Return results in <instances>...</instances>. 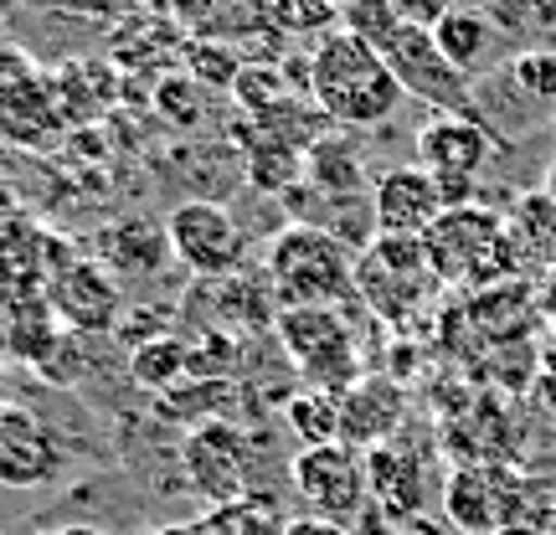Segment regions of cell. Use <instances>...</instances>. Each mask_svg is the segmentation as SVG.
<instances>
[{"label":"cell","instance_id":"obj_24","mask_svg":"<svg viewBox=\"0 0 556 535\" xmlns=\"http://www.w3.org/2000/svg\"><path fill=\"white\" fill-rule=\"evenodd\" d=\"M206 525L217 535H283L289 531V520L278 515V505L268 495H242L238 505H222Z\"/></svg>","mask_w":556,"mask_h":535},{"label":"cell","instance_id":"obj_1","mask_svg":"<svg viewBox=\"0 0 556 535\" xmlns=\"http://www.w3.org/2000/svg\"><path fill=\"white\" fill-rule=\"evenodd\" d=\"M304 88H309L319 114L330 124H340V129H377L407 99L397 73L387 67V58L371 41H361L356 31H345V26L315 47Z\"/></svg>","mask_w":556,"mask_h":535},{"label":"cell","instance_id":"obj_2","mask_svg":"<svg viewBox=\"0 0 556 535\" xmlns=\"http://www.w3.org/2000/svg\"><path fill=\"white\" fill-rule=\"evenodd\" d=\"M422 247H428L438 283H448V289H500V283H516L520 263H526L505 217L490 212V206H479V201L475 206H448L422 232Z\"/></svg>","mask_w":556,"mask_h":535},{"label":"cell","instance_id":"obj_29","mask_svg":"<svg viewBox=\"0 0 556 535\" xmlns=\"http://www.w3.org/2000/svg\"><path fill=\"white\" fill-rule=\"evenodd\" d=\"M541 315H546V324L556 330V268H552V278H546V289H541Z\"/></svg>","mask_w":556,"mask_h":535},{"label":"cell","instance_id":"obj_13","mask_svg":"<svg viewBox=\"0 0 556 535\" xmlns=\"http://www.w3.org/2000/svg\"><path fill=\"white\" fill-rule=\"evenodd\" d=\"M443 191L422 165H397L377 180L371 191V227L387 238H422L438 217H443Z\"/></svg>","mask_w":556,"mask_h":535},{"label":"cell","instance_id":"obj_14","mask_svg":"<svg viewBox=\"0 0 556 535\" xmlns=\"http://www.w3.org/2000/svg\"><path fill=\"white\" fill-rule=\"evenodd\" d=\"M402 417H407V397H402L397 381L361 377L340 397V443H351L356 454H371L381 443H397Z\"/></svg>","mask_w":556,"mask_h":535},{"label":"cell","instance_id":"obj_21","mask_svg":"<svg viewBox=\"0 0 556 535\" xmlns=\"http://www.w3.org/2000/svg\"><path fill=\"white\" fill-rule=\"evenodd\" d=\"M304 176V150L289 144V139L258 135L248 144V186L263 191V196H289Z\"/></svg>","mask_w":556,"mask_h":535},{"label":"cell","instance_id":"obj_16","mask_svg":"<svg viewBox=\"0 0 556 535\" xmlns=\"http://www.w3.org/2000/svg\"><path fill=\"white\" fill-rule=\"evenodd\" d=\"M99 263L119 278H155L165 273V263H176L170 253V232L165 221L150 217H124L99 232Z\"/></svg>","mask_w":556,"mask_h":535},{"label":"cell","instance_id":"obj_27","mask_svg":"<svg viewBox=\"0 0 556 535\" xmlns=\"http://www.w3.org/2000/svg\"><path fill=\"white\" fill-rule=\"evenodd\" d=\"M232 93L242 99V109H248V114H263V109L283 103V78H278V73H268V67H242L238 82H232Z\"/></svg>","mask_w":556,"mask_h":535},{"label":"cell","instance_id":"obj_18","mask_svg":"<svg viewBox=\"0 0 556 535\" xmlns=\"http://www.w3.org/2000/svg\"><path fill=\"white\" fill-rule=\"evenodd\" d=\"M304 176L315 186L319 196L330 201H345L361 191V150L351 144L345 135H325V139H309L304 144Z\"/></svg>","mask_w":556,"mask_h":535},{"label":"cell","instance_id":"obj_23","mask_svg":"<svg viewBox=\"0 0 556 535\" xmlns=\"http://www.w3.org/2000/svg\"><path fill=\"white\" fill-rule=\"evenodd\" d=\"M283 422L299 437V448H319V443H340V397L330 392H299L283 402Z\"/></svg>","mask_w":556,"mask_h":535},{"label":"cell","instance_id":"obj_3","mask_svg":"<svg viewBox=\"0 0 556 535\" xmlns=\"http://www.w3.org/2000/svg\"><path fill=\"white\" fill-rule=\"evenodd\" d=\"M268 283L278 289L283 309L294 304H340L345 294H356V258L351 247L325 232L319 221H289L268 253H263Z\"/></svg>","mask_w":556,"mask_h":535},{"label":"cell","instance_id":"obj_26","mask_svg":"<svg viewBox=\"0 0 556 535\" xmlns=\"http://www.w3.org/2000/svg\"><path fill=\"white\" fill-rule=\"evenodd\" d=\"M510 78H516V88H526L531 99L556 103V47L520 52V58L510 62Z\"/></svg>","mask_w":556,"mask_h":535},{"label":"cell","instance_id":"obj_10","mask_svg":"<svg viewBox=\"0 0 556 535\" xmlns=\"http://www.w3.org/2000/svg\"><path fill=\"white\" fill-rule=\"evenodd\" d=\"M67 469V443L31 407H0V489H41Z\"/></svg>","mask_w":556,"mask_h":535},{"label":"cell","instance_id":"obj_22","mask_svg":"<svg viewBox=\"0 0 556 535\" xmlns=\"http://www.w3.org/2000/svg\"><path fill=\"white\" fill-rule=\"evenodd\" d=\"M510 227V238L520 242V253L526 258H541L556 268V201L546 191H531V196L516 201V212L505 217Z\"/></svg>","mask_w":556,"mask_h":535},{"label":"cell","instance_id":"obj_8","mask_svg":"<svg viewBox=\"0 0 556 535\" xmlns=\"http://www.w3.org/2000/svg\"><path fill=\"white\" fill-rule=\"evenodd\" d=\"M165 232H170V253H176L180 268H191L201 278H227L238 273L242 258H248V232L238 227V217L217 206V201H180L176 212L165 217Z\"/></svg>","mask_w":556,"mask_h":535},{"label":"cell","instance_id":"obj_28","mask_svg":"<svg viewBox=\"0 0 556 535\" xmlns=\"http://www.w3.org/2000/svg\"><path fill=\"white\" fill-rule=\"evenodd\" d=\"M283 535H356V531H351V525H336V520H319V515H299V520H289Z\"/></svg>","mask_w":556,"mask_h":535},{"label":"cell","instance_id":"obj_9","mask_svg":"<svg viewBox=\"0 0 556 535\" xmlns=\"http://www.w3.org/2000/svg\"><path fill=\"white\" fill-rule=\"evenodd\" d=\"M47 309L67 335H109L124 315V278L109 273L99 258L62 263L47 283Z\"/></svg>","mask_w":556,"mask_h":535},{"label":"cell","instance_id":"obj_6","mask_svg":"<svg viewBox=\"0 0 556 535\" xmlns=\"http://www.w3.org/2000/svg\"><path fill=\"white\" fill-rule=\"evenodd\" d=\"M289 479L304 495L309 515L336 520V525H356L371 515V474H366V454L351 443H319V448H299L289 463Z\"/></svg>","mask_w":556,"mask_h":535},{"label":"cell","instance_id":"obj_19","mask_svg":"<svg viewBox=\"0 0 556 535\" xmlns=\"http://www.w3.org/2000/svg\"><path fill=\"white\" fill-rule=\"evenodd\" d=\"M129 377H135V386H144V392L170 397L176 386H186V381L197 377V371H191V345L180 335H150L144 345H135Z\"/></svg>","mask_w":556,"mask_h":535},{"label":"cell","instance_id":"obj_31","mask_svg":"<svg viewBox=\"0 0 556 535\" xmlns=\"http://www.w3.org/2000/svg\"><path fill=\"white\" fill-rule=\"evenodd\" d=\"M155 535H217V531L201 520V525H170V531H155Z\"/></svg>","mask_w":556,"mask_h":535},{"label":"cell","instance_id":"obj_12","mask_svg":"<svg viewBox=\"0 0 556 535\" xmlns=\"http://www.w3.org/2000/svg\"><path fill=\"white\" fill-rule=\"evenodd\" d=\"M180 463H186V479L201 499L212 505H238L248 495V458H242V437L227 428V422H201L197 433L186 437L180 448Z\"/></svg>","mask_w":556,"mask_h":535},{"label":"cell","instance_id":"obj_5","mask_svg":"<svg viewBox=\"0 0 556 535\" xmlns=\"http://www.w3.org/2000/svg\"><path fill=\"white\" fill-rule=\"evenodd\" d=\"M433 289H443L428 263L422 238H377L356 253V294L366 298V309L387 324H407V319L433 298Z\"/></svg>","mask_w":556,"mask_h":535},{"label":"cell","instance_id":"obj_32","mask_svg":"<svg viewBox=\"0 0 556 535\" xmlns=\"http://www.w3.org/2000/svg\"><path fill=\"white\" fill-rule=\"evenodd\" d=\"M0 407H11V371H5V360H0Z\"/></svg>","mask_w":556,"mask_h":535},{"label":"cell","instance_id":"obj_35","mask_svg":"<svg viewBox=\"0 0 556 535\" xmlns=\"http://www.w3.org/2000/svg\"><path fill=\"white\" fill-rule=\"evenodd\" d=\"M47 535H109V531H88V525H73V531H47Z\"/></svg>","mask_w":556,"mask_h":535},{"label":"cell","instance_id":"obj_4","mask_svg":"<svg viewBox=\"0 0 556 535\" xmlns=\"http://www.w3.org/2000/svg\"><path fill=\"white\" fill-rule=\"evenodd\" d=\"M278 345L289 351L304 381L315 392L345 397L361 381V351L351 340V324L340 315V304H294V309H278L274 319Z\"/></svg>","mask_w":556,"mask_h":535},{"label":"cell","instance_id":"obj_11","mask_svg":"<svg viewBox=\"0 0 556 535\" xmlns=\"http://www.w3.org/2000/svg\"><path fill=\"white\" fill-rule=\"evenodd\" d=\"M413 150H417V165H422L428 176L479 180V170L495 155V135L484 129L479 114H433V119L417 129Z\"/></svg>","mask_w":556,"mask_h":535},{"label":"cell","instance_id":"obj_25","mask_svg":"<svg viewBox=\"0 0 556 535\" xmlns=\"http://www.w3.org/2000/svg\"><path fill=\"white\" fill-rule=\"evenodd\" d=\"M402 21H407L402 16V0H345V31H356L371 47H381Z\"/></svg>","mask_w":556,"mask_h":535},{"label":"cell","instance_id":"obj_34","mask_svg":"<svg viewBox=\"0 0 556 535\" xmlns=\"http://www.w3.org/2000/svg\"><path fill=\"white\" fill-rule=\"evenodd\" d=\"M541 191L556 201V155H552V165H546V186H541Z\"/></svg>","mask_w":556,"mask_h":535},{"label":"cell","instance_id":"obj_7","mask_svg":"<svg viewBox=\"0 0 556 535\" xmlns=\"http://www.w3.org/2000/svg\"><path fill=\"white\" fill-rule=\"evenodd\" d=\"M387 67L397 73L402 93H413V99L433 103L438 114H475V93H469V78L458 73L454 62L438 52V41L428 26H417V21H402L392 37L377 47Z\"/></svg>","mask_w":556,"mask_h":535},{"label":"cell","instance_id":"obj_30","mask_svg":"<svg viewBox=\"0 0 556 535\" xmlns=\"http://www.w3.org/2000/svg\"><path fill=\"white\" fill-rule=\"evenodd\" d=\"M531 16H536L546 31H556V0H531Z\"/></svg>","mask_w":556,"mask_h":535},{"label":"cell","instance_id":"obj_15","mask_svg":"<svg viewBox=\"0 0 556 535\" xmlns=\"http://www.w3.org/2000/svg\"><path fill=\"white\" fill-rule=\"evenodd\" d=\"M366 474H371V505L381 520H413L428 505V474L422 458L402 443H381L366 454Z\"/></svg>","mask_w":556,"mask_h":535},{"label":"cell","instance_id":"obj_20","mask_svg":"<svg viewBox=\"0 0 556 535\" xmlns=\"http://www.w3.org/2000/svg\"><path fill=\"white\" fill-rule=\"evenodd\" d=\"M428 31H433L438 52L454 62L464 78H469L479 62L490 58V47H495V26L479 16V11H469V5H448V11H443V16L428 26Z\"/></svg>","mask_w":556,"mask_h":535},{"label":"cell","instance_id":"obj_33","mask_svg":"<svg viewBox=\"0 0 556 535\" xmlns=\"http://www.w3.org/2000/svg\"><path fill=\"white\" fill-rule=\"evenodd\" d=\"M495 535H546V531H536V525H520V520H516V525H500Z\"/></svg>","mask_w":556,"mask_h":535},{"label":"cell","instance_id":"obj_17","mask_svg":"<svg viewBox=\"0 0 556 535\" xmlns=\"http://www.w3.org/2000/svg\"><path fill=\"white\" fill-rule=\"evenodd\" d=\"M443 510H448V520H454L458 531H469V535H495L500 525L516 520L510 515V499L500 489V479L490 469H479V463H464V469L448 474Z\"/></svg>","mask_w":556,"mask_h":535}]
</instances>
